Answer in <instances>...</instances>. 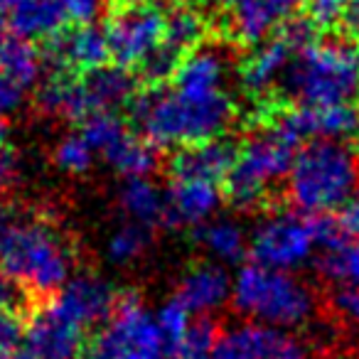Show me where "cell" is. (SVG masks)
I'll use <instances>...</instances> for the list:
<instances>
[{"label":"cell","instance_id":"44","mask_svg":"<svg viewBox=\"0 0 359 359\" xmlns=\"http://www.w3.org/2000/svg\"><path fill=\"white\" fill-rule=\"evenodd\" d=\"M22 0H0V15H11Z\"/></svg>","mask_w":359,"mask_h":359},{"label":"cell","instance_id":"31","mask_svg":"<svg viewBox=\"0 0 359 359\" xmlns=\"http://www.w3.org/2000/svg\"><path fill=\"white\" fill-rule=\"evenodd\" d=\"M190 310L185 308V305L180 303L177 298H170L163 303V308L158 310V323H160V330L165 332V337H168V342L172 344L175 339H180L182 334L187 332V327L192 325L190 320Z\"/></svg>","mask_w":359,"mask_h":359},{"label":"cell","instance_id":"16","mask_svg":"<svg viewBox=\"0 0 359 359\" xmlns=\"http://www.w3.org/2000/svg\"><path fill=\"white\" fill-rule=\"evenodd\" d=\"M236 148L231 140L215 138L207 143L180 148L170 160V175L187 180H207V182H226L236 160Z\"/></svg>","mask_w":359,"mask_h":359},{"label":"cell","instance_id":"29","mask_svg":"<svg viewBox=\"0 0 359 359\" xmlns=\"http://www.w3.org/2000/svg\"><path fill=\"white\" fill-rule=\"evenodd\" d=\"M79 133L84 135V140L91 145L94 153L106 155L121 138H126L130 130L126 128V123L114 114V111H104V114L89 116V118L81 123Z\"/></svg>","mask_w":359,"mask_h":359},{"label":"cell","instance_id":"1","mask_svg":"<svg viewBox=\"0 0 359 359\" xmlns=\"http://www.w3.org/2000/svg\"><path fill=\"white\" fill-rule=\"evenodd\" d=\"M130 118L150 145L187 148L224 138L236 118V104L226 89L148 86L130 101Z\"/></svg>","mask_w":359,"mask_h":359},{"label":"cell","instance_id":"21","mask_svg":"<svg viewBox=\"0 0 359 359\" xmlns=\"http://www.w3.org/2000/svg\"><path fill=\"white\" fill-rule=\"evenodd\" d=\"M207 32L202 13L190 3H175L165 11V40L163 47L177 60H185L190 52L200 47Z\"/></svg>","mask_w":359,"mask_h":359},{"label":"cell","instance_id":"32","mask_svg":"<svg viewBox=\"0 0 359 359\" xmlns=\"http://www.w3.org/2000/svg\"><path fill=\"white\" fill-rule=\"evenodd\" d=\"M315 32H318V27L310 22V18H290V20H285L283 25H280L278 37L293 50V55H298L300 50L313 45Z\"/></svg>","mask_w":359,"mask_h":359},{"label":"cell","instance_id":"23","mask_svg":"<svg viewBox=\"0 0 359 359\" xmlns=\"http://www.w3.org/2000/svg\"><path fill=\"white\" fill-rule=\"evenodd\" d=\"M276 25V18L261 0H241L239 6L231 8L226 20V35L231 42L244 47H259L269 40L271 30Z\"/></svg>","mask_w":359,"mask_h":359},{"label":"cell","instance_id":"30","mask_svg":"<svg viewBox=\"0 0 359 359\" xmlns=\"http://www.w3.org/2000/svg\"><path fill=\"white\" fill-rule=\"evenodd\" d=\"M94 150L91 145L84 140L81 133H69V135H62L57 140L55 150H52V163L67 175H86L91 168H94Z\"/></svg>","mask_w":359,"mask_h":359},{"label":"cell","instance_id":"4","mask_svg":"<svg viewBox=\"0 0 359 359\" xmlns=\"http://www.w3.org/2000/svg\"><path fill=\"white\" fill-rule=\"evenodd\" d=\"M280 81L295 106L352 104L359 94V42L315 40L293 55Z\"/></svg>","mask_w":359,"mask_h":359},{"label":"cell","instance_id":"20","mask_svg":"<svg viewBox=\"0 0 359 359\" xmlns=\"http://www.w3.org/2000/svg\"><path fill=\"white\" fill-rule=\"evenodd\" d=\"M0 74L11 76L20 86H32L42 74V55L30 40L0 25Z\"/></svg>","mask_w":359,"mask_h":359},{"label":"cell","instance_id":"11","mask_svg":"<svg viewBox=\"0 0 359 359\" xmlns=\"http://www.w3.org/2000/svg\"><path fill=\"white\" fill-rule=\"evenodd\" d=\"M215 359H310V352L288 330L241 323L219 332Z\"/></svg>","mask_w":359,"mask_h":359},{"label":"cell","instance_id":"39","mask_svg":"<svg viewBox=\"0 0 359 359\" xmlns=\"http://www.w3.org/2000/svg\"><path fill=\"white\" fill-rule=\"evenodd\" d=\"M22 298H25V288L0 271V313H18Z\"/></svg>","mask_w":359,"mask_h":359},{"label":"cell","instance_id":"8","mask_svg":"<svg viewBox=\"0 0 359 359\" xmlns=\"http://www.w3.org/2000/svg\"><path fill=\"white\" fill-rule=\"evenodd\" d=\"M168 349L158 315L135 293H123L114 315L91 337L86 359H168Z\"/></svg>","mask_w":359,"mask_h":359},{"label":"cell","instance_id":"38","mask_svg":"<svg viewBox=\"0 0 359 359\" xmlns=\"http://www.w3.org/2000/svg\"><path fill=\"white\" fill-rule=\"evenodd\" d=\"M22 99H25V86L13 81L11 76L0 74V121L15 114L22 106Z\"/></svg>","mask_w":359,"mask_h":359},{"label":"cell","instance_id":"43","mask_svg":"<svg viewBox=\"0 0 359 359\" xmlns=\"http://www.w3.org/2000/svg\"><path fill=\"white\" fill-rule=\"evenodd\" d=\"M118 3L123 11H133V8H145V6H155V0H114Z\"/></svg>","mask_w":359,"mask_h":359},{"label":"cell","instance_id":"19","mask_svg":"<svg viewBox=\"0 0 359 359\" xmlns=\"http://www.w3.org/2000/svg\"><path fill=\"white\" fill-rule=\"evenodd\" d=\"M67 13L62 0H22L8 15V27L25 40H52L62 32Z\"/></svg>","mask_w":359,"mask_h":359},{"label":"cell","instance_id":"34","mask_svg":"<svg viewBox=\"0 0 359 359\" xmlns=\"http://www.w3.org/2000/svg\"><path fill=\"white\" fill-rule=\"evenodd\" d=\"M65 13L76 25H94L104 15L109 0H62Z\"/></svg>","mask_w":359,"mask_h":359},{"label":"cell","instance_id":"28","mask_svg":"<svg viewBox=\"0 0 359 359\" xmlns=\"http://www.w3.org/2000/svg\"><path fill=\"white\" fill-rule=\"evenodd\" d=\"M150 246V229L148 226L126 222L118 229L111 231L106 241V259L114 266H128L138 261Z\"/></svg>","mask_w":359,"mask_h":359},{"label":"cell","instance_id":"33","mask_svg":"<svg viewBox=\"0 0 359 359\" xmlns=\"http://www.w3.org/2000/svg\"><path fill=\"white\" fill-rule=\"evenodd\" d=\"M308 18L315 27H332L344 20V13L349 8V0H308Z\"/></svg>","mask_w":359,"mask_h":359},{"label":"cell","instance_id":"22","mask_svg":"<svg viewBox=\"0 0 359 359\" xmlns=\"http://www.w3.org/2000/svg\"><path fill=\"white\" fill-rule=\"evenodd\" d=\"M118 205L126 219L140 226H153L165 222V195L150 182L148 177L126 180L118 192Z\"/></svg>","mask_w":359,"mask_h":359},{"label":"cell","instance_id":"46","mask_svg":"<svg viewBox=\"0 0 359 359\" xmlns=\"http://www.w3.org/2000/svg\"><path fill=\"white\" fill-rule=\"evenodd\" d=\"M0 359H35L30 352H11V354H3Z\"/></svg>","mask_w":359,"mask_h":359},{"label":"cell","instance_id":"10","mask_svg":"<svg viewBox=\"0 0 359 359\" xmlns=\"http://www.w3.org/2000/svg\"><path fill=\"white\" fill-rule=\"evenodd\" d=\"M111 57L118 67H143L165 40V11L158 6L121 11L106 27Z\"/></svg>","mask_w":359,"mask_h":359},{"label":"cell","instance_id":"2","mask_svg":"<svg viewBox=\"0 0 359 359\" xmlns=\"http://www.w3.org/2000/svg\"><path fill=\"white\" fill-rule=\"evenodd\" d=\"M0 271L30 293H60L74 276V251L50 222L0 200Z\"/></svg>","mask_w":359,"mask_h":359},{"label":"cell","instance_id":"13","mask_svg":"<svg viewBox=\"0 0 359 359\" xmlns=\"http://www.w3.org/2000/svg\"><path fill=\"white\" fill-rule=\"evenodd\" d=\"M111 57L106 30L96 25H76L69 32H60L47 45L45 60L52 74H89V72L106 67Z\"/></svg>","mask_w":359,"mask_h":359},{"label":"cell","instance_id":"26","mask_svg":"<svg viewBox=\"0 0 359 359\" xmlns=\"http://www.w3.org/2000/svg\"><path fill=\"white\" fill-rule=\"evenodd\" d=\"M325 278L334 280L342 288H359V241H347L325 249L318 261Z\"/></svg>","mask_w":359,"mask_h":359},{"label":"cell","instance_id":"12","mask_svg":"<svg viewBox=\"0 0 359 359\" xmlns=\"http://www.w3.org/2000/svg\"><path fill=\"white\" fill-rule=\"evenodd\" d=\"M25 344L35 359H76L84 347V327L67 318L55 303H47L27 320Z\"/></svg>","mask_w":359,"mask_h":359},{"label":"cell","instance_id":"45","mask_svg":"<svg viewBox=\"0 0 359 359\" xmlns=\"http://www.w3.org/2000/svg\"><path fill=\"white\" fill-rule=\"evenodd\" d=\"M210 6H215V8H226V11H231L234 6H239L241 0H207Z\"/></svg>","mask_w":359,"mask_h":359},{"label":"cell","instance_id":"40","mask_svg":"<svg viewBox=\"0 0 359 359\" xmlns=\"http://www.w3.org/2000/svg\"><path fill=\"white\" fill-rule=\"evenodd\" d=\"M261 3L273 13L276 20L285 22V20H290V18H295V13H298L308 0H261Z\"/></svg>","mask_w":359,"mask_h":359},{"label":"cell","instance_id":"27","mask_svg":"<svg viewBox=\"0 0 359 359\" xmlns=\"http://www.w3.org/2000/svg\"><path fill=\"white\" fill-rule=\"evenodd\" d=\"M219 330L210 318H200L187 327V332L175 339L168 349V359H215Z\"/></svg>","mask_w":359,"mask_h":359},{"label":"cell","instance_id":"6","mask_svg":"<svg viewBox=\"0 0 359 359\" xmlns=\"http://www.w3.org/2000/svg\"><path fill=\"white\" fill-rule=\"evenodd\" d=\"M138 94L135 76L126 67H99L89 74H52L37 91V106L47 116L81 121L114 111Z\"/></svg>","mask_w":359,"mask_h":359},{"label":"cell","instance_id":"42","mask_svg":"<svg viewBox=\"0 0 359 359\" xmlns=\"http://www.w3.org/2000/svg\"><path fill=\"white\" fill-rule=\"evenodd\" d=\"M342 22H344V30H347L349 40L359 42V0H357V3H349Z\"/></svg>","mask_w":359,"mask_h":359},{"label":"cell","instance_id":"18","mask_svg":"<svg viewBox=\"0 0 359 359\" xmlns=\"http://www.w3.org/2000/svg\"><path fill=\"white\" fill-rule=\"evenodd\" d=\"M290 60H293V50L278 35L273 40H266L241 65V86H244V91L254 96V99L266 96L278 84V79H283Z\"/></svg>","mask_w":359,"mask_h":359},{"label":"cell","instance_id":"48","mask_svg":"<svg viewBox=\"0 0 359 359\" xmlns=\"http://www.w3.org/2000/svg\"><path fill=\"white\" fill-rule=\"evenodd\" d=\"M0 138H3V121H0Z\"/></svg>","mask_w":359,"mask_h":359},{"label":"cell","instance_id":"3","mask_svg":"<svg viewBox=\"0 0 359 359\" xmlns=\"http://www.w3.org/2000/svg\"><path fill=\"white\" fill-rule=\"evenodd\" d=\"M285 180L288 202L300 215L327 217L357 195V153L342 140H310L295 153Z\"/></svg>","mask_w":359,"mask_h":359},{"label":"cell","instance_id":"37","mask_svg":"<svg viewBox=\"0 0 359 359\" xmlns=\"http://www.w3.org/2000/svg\"><path fill=\"white\" fill-rule=\"evenodd\" d=\"M332 308L359 330V288H337L332 293Z\"/></svg>","mask_w":359,"mask_h":359},{"label":"cell","instance_id":"35","mask_svg":"<svg viewBox=\"0 0 359 359\" xmlns=\"http://www.w3.org/2000/svg\"><path fill=\"white\" fill-rule=\"evenodd\" d=\"M25 339V325L18 313H0V357L18 352V344Z\"/></svg>","mask_w":359,"mask_h":359},{"label":"cell","instance_id":"36","mask_svg":"<svg viewBox=\"0 0 359 359\" xmlns=\"http://www.w3.org/2000/svg\"><path fill=\"white\" fill-rule=\"evenodd\" d=\"M20 177V158L8 143L0 140V195H6Z\"/></svg>","mask_w":359,"mask_h":359},{"label":"cell","instance_id":"41","mask_svg":"<svg viewBox=\"0 0 359 359\" xmlns=\"http://www.w3.org/2000/svg\"><path fill=\"white\" fill-rule=\"evenodd\" d=\"M339 224H342L344 234L357 236L359 239V192L347 202V207L342 210V217H339Z\"/></svg>","mask_w":359,"mask_h":359},{"label":"cell","instance_id":"17","mask_svg":"<svg viewBox=\"0 0 359 359\" xmlns=\"http://www.w3.org/2000/svg\"><path fill=\"white\" fill-rule=\"evenodd\" d=\"M234 278L219 264H197L180 278L175 298L190 313H215L226 300H231Z\"/></svg>","mask_w":359,"mask_h":359},{"label":"cell","instance_id":"7","mask_svg":"<svg viewBox=\"0 0 359 359\" xmlns=\"http://www.w3.org/2000/svg\"><path fill=\"white\" fill-rule=\"evenodd\" d=\"M295 145L264 126L239 145L234 168L226 177V197L236 210H256L269 200L278 180L288 177Z\"/></svg>","mask_w":359,"mask_h":359},{"label":"cell","instance_id":"9","mask_svg":"<svg viewBox=\"0 0 359 359\" xmlns=\"http://www.w3.org/2000/svg\"><path fill=\"white\" fill-rule=\"evenodd\" d=\"M315 246H320L318 217L300 212H276L254 229L249 239V254L254 264L293 271L308 264Z\"/></svg>","mask_w":359,"mask_h":359},{"label":"cell","instance_id":"5","mask_svg":"<svg viewBox=\"0 0 359 359\" xmlns=\"http://www.w3.org/2000/svg\"><path fill=\"white\" fill-rule=\"evenodd\" d=\"M231 303L241 315L271 327H298L315 313V293L290 271L246 264L234 276Z\"/></svg>","mask_w":359,"mask_h":359},{"label":"cell","instance_id":"47","mask_svg":"<svg viewBox=\"0 0 359 359\" xmlns=\"http://www.w3.org/2000/svg\"><path fill=\"white\" fill-rule=\"evenodd\" d=\"M354 153H357V163H359V138H357V148H354Z\"/></svg>","mask_w":359,"mask_h":359},{"label":"cell","instance_id":"24","mask_svg":"<svg viewBox=\"0 0 359 359\" xmlns=\"http://www.w3.org/2000/svg\"><path fill=\"white\" fill-rule=\"evenodd\" d=\"M104 158H106V163L118 175H123L126 180L148 177V175L158 168L155 145H150L145 138H138V135H133V133L121 138Z\"/></svg>","mask_w":359,"mask_h":359},{"label":"cell","instance_id":"15","mask_svg":"<svg viewBox=\"0 0 359 359\" xmlns=\"http://www.w3.org/2000/svg\"><path fill=\"white\" fill-rule=\"evenodd\" d=\"M222 205V190L207 180L172 177L165 192V224L205 226Z\"/></svg>","mask_w":359,"mask_h":359},{"label":"cell","instance_id":"25","mask_svg":"<svg viewBox=\"0 0 359 359\" xmlns=\"http://www.w3.org/2000/svg\"><path fill=\"white\" fill-rule=\"evenodd\" d=\"M197 239H200L202 249H205L212 259L224 261V264H234V261H239L241 256L249 251L246 231L231 219L207 222V224L200 226V231H197Z\"/></svg>","mask_w":359,"mask_h":359},{"label":"cell","instance_id":"14","mask_svg":"<svg viewBox=\"0 0 359 359\" xmlns=\"http://www.w3.org/2000/svg\"><path fill=\"white\" fill-rule=\"evenodd\" d=\"M121 293L106 278L96 273H76L72 280L52 298V303L74 320L79 327L104 325L114 315Z\"/></svg>","mask_w":359,"mask_h":359}]
</instances>
